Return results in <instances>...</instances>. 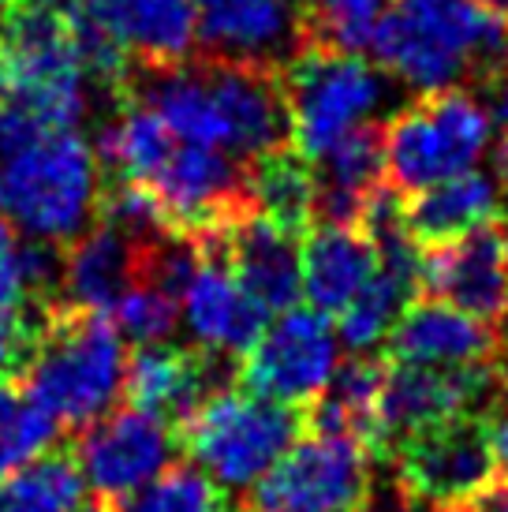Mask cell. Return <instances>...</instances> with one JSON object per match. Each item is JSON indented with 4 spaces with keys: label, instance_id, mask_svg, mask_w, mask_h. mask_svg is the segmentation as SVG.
Listing matches in <instances>:
<instances>
[{
    "label": "cell",
    "instance_id": "6da1fadb",
    "mask_svg": "<svg viewBox=\"0 0 508 512\" xmlns=\"http://www.w3.org/2000/svg\"><path fill=\"white\" fill-rule=\"evenodd\" d=\"M120 98L154 109L187 143L217 146L240 161L292 143L281 72L262 64L213 57H187L161 68L131 64Z\"/></svg>",
    "mask_w": 508,
    "mask_h": 512
},
{
    "label": "cell",
    "instance_id": "7a4b0ae2",
    "mask_svg": "<svg viewBox=\"0 0 508 512\" xmlns=\"http://www.w3.org/2000/svg\"><path fill=\"white\" fill-rule=\"evenodd\" d=\"M370 49L415 94L486 90L508 72V19L486 0H393Z\"/></svg>",
    "mask_w": 508,
    "mask_h": 512
},
{
    "label": "cell",
    "instance_id": "3957f363",
    "mask_svg": "<svg viewBox=\"0 0 508 512\" xmlns=\"http://www.w3.org/2000/svg\"><path fill=\"white\" fill-rule=\"evenodd\" d=\"M124 333L105 311L57 303L30 359L27 393L64 430H83L124 397Z\"/></svg>",
    "mask_w": 508,
    "mask_h": 512
},
{
    "label": "cell",
    "instance_id": "277c9868",
    "mask_svg": "<svg viewBox=\"0 0 508 512\" xmlns=\"http://www.w3.org/2000/svg\"><path fill=\"white\" fill-rule=\"evenodd\" d=\"M101 161L79 128H53L0 157L4 210L19 236L71 243L101 199Z\"/></svg>",
    "mask_w": 508,
    "mask_h": 512
},
{
    "label": "cell",
    "instance_id": "5b68a950",
    "mask_svg": "<svg viewBox=\"0 0 508 512\" xmlns=\"http://www.w3.org/2000/svg\"><path fill=\"white\" fill-rule=\"evenodd\" d=\"M90 90L68 15L12 0L0 19V98L27 105L53 128H79Z\"/></svg>",
    "mask_w": 508,
    "mask_h": 512
},
{
    "label": "cell",
    "instance_id": "8992f818",
    "mask_svg": "<svg viewBox=\"0 0 508 512\" xmlns=\"http://www.w3.org/2000/svg\"><path fill=\"white\" fill-rule=\"evenodd\" d=\"M281 86L292 120V146L314 161L355 128L381 120L393 101L396 79L359 53L307 45L281 68Z\"/></svg>",
    "mask_w": 508,
    "mask_h": 512
},
{
    "label": "cell",
    "instance_id": "52a82bcc",
    "mask_svg": "<svg viewBox=\"0 0 508 512\" xmlns=\"http://www.w3.org/2000/svg\"><path fill=\"white\" fill-rule=\"evenodd\" d=\"M494 143L490 105L467 86L430 90L385 120V172L400 195L475 169Z\"/></svg>",
    "mask_w": 508,
    "mask_h": 512
},
{
    "label": "cell",
    "instance_id": "ba28073f",
    "mask_svg": "<svg viewBox=\"0 0 508 512\" xmlns=\"http://www.w3.org/2000/svg\"><path fill=\"white\" fill-rule=\"evenodd\" d=\"M303 427V412L292 404L269 400L247 385H225L180 427V441L221 490H247L288 453Z\"/></svg>",
    "mask_w": 508,
    "mask_h": 512
},
{
    "label": "cell",
    "instance_id": "9c48e42d",
    "mask_svg": "<svg viewBox=\"0 0 508 512\" xmlns=\"http://www.w3.org/2000/svg\"><path fill=\"white\" fill-rule=\"evenodd\" d=\"M374 490V453L344 434L296 438L240 512H355Z\"/></svg>",
    "mask_w": 508,
    "mask_h": 512
},
{
    "label": "cell",
    "instance_id": "30bf717a",
    "mask_svg": "<svg viewBox=\"0 0 508 512\" xmlns=\"http://www.w3.org/2000/svg\"><path fill=\"white\" fill-rule=\"evenodd\" d=\"M389 460L404 509L415 501H471L497 475L490 419L482 415H456L419 430L400 441Z\"/></svg>",
    "mask_w": 508,
    "mask_h": 512
},
{
    "label": "cell",
    "instance_id": "8fae6325",
    "mask_svg": "<svg viewBox=\"0 0 508 512\" xmlns=\"http://www.w3.org/2000/svg\"><path fill=\"white\" fill-rule=\"evenodd\" d=\"M340 363V337L329 314L314 307H288L243 352L240 378L247 389L281 404H311Z\"/></svg>",
    "mask_w": 508,
    "mask_h": 512
},
{
    "label": "cell",
    "instance_id": "7c38bea8",
    "mask_svg": "<svg viewBox=\"0 0 508 512\" xmlns=\"http://www.w3.org/2000/svg\"><path fill=\"white\" fill-rule=\"evenodd\" d=\"M184 449L180 430L142 412V408H109V412L83 427L75 441V460L83 479L94 486L98 501H120L150 483L157 471H165Z\"/></svg>",
    "mask_w": 508,
    "mask_h": 512
},
{
    "label": "cell",
    "instance_id": "4fadbf2b",
    "mask_svg": "<svg viewBox=\"0 0 508 512\" xmlns=\"http://www.w3.org/2000/svg\"><path fill=\"white\" fill-rule=\"evenodd\" d=\"M423 288L490 326L508 318V225L486 221L434 243L423 255Z\"/></svg>",
    "mask_w": 508,
    "mask_h": 512
},
{
    "label": "cell",
    "instance_id": "5bb4252c",
    "mask_svg": "<svg viewBox=\"0 0 508 512\" xmlns=\"http://www.w3.org/2000/svg\"><path fill=\"white\" fill-rule=\"evenodd\" d=\"M202 57L281 72L303 42V0H191Z\"/></svg>",
    "mask_w": 508,
    "mask_h": 512
},
{
    "label": "cell",
    "instance_id": "9a60e30c",
    "mask_svg": "<svg viewBox=\"0 0 508 512\" xmlns=\"http://www.w3.org/2000/svg\"><path fill=\"white\" fill-rule=\"evenodd\" d=\"M221 236H225V228L195 236L202 258L180 296V318L187 322L198 348L228 359H243V352L258 341L269 314L236 281Z\"/></svg>",
    "mask_w": 508,
    "mask_h": 512
},
{
    "label": "cell",
    "instance_id": "2e32d148",
    "mask_svg": "<svg viewBox=\"0 0 508 512\" xmlns=\"http://www.w3.org/2000/svg\"><path fill=\"white\" fill-rule=\"evenodd\" d=\"M236 359L206 352V348H176V344H139L127 363L124 397L142 412L165 419L180 430L191 415L225 385H232Z\"/></svg>",
    "mask_w": 508,
    "mask_h": 512
},
{
    "label": "cell",
    "instance_id": "e0dca14e",
    "mask_svg": "<svg viewBox=\"0 0 508 512\" xmlns=\"http://www.w3.org/2000/svg\"><path fill=\"white\" fill-rule=\"evenodd\" d=\"M225 258L236 281L254 296L266 314H281L296 307L303 296V236L277 225L273 217L243 214L225 228Z\"/></svg>",
    "mask_w": 508,
    "mask_h": 512
},
{
    "label": "cell",
    "instance_id": "ac0fdd59",
    "mask_svg": "<svg viewBox=\"0 0 508 512\" xmlns=\"http://www.w3.org/2000/svg\"><path fill=\"white\" fill-rule=\"evenodd\" d=\"M157 240H139V236H131V232L109 225V221L83 228L75 240L64 243L68 251H64L60 303H75V307L109 314L116 299L124 296L139 277H146L150 247Z\"/></svg>",
    "mask_w": 508,
    "mask_h": 512
},
{
    "label": "cell",
    "instance_id": "d6986e66",
    "mask_svg": "<svg viewBox=\"0 0 508 512\" xmlns=\"http://www.w3.org/2000/svg\"><path fill=\"white\" fill-rule=\"evenodd\" d=\"M83 8L131 64L161 68L195 57L198 30L191 0H71Z\"/></svg>",
    "mask_w": 508,
    "mask_h": 512
},
{
    "label": "cell",
    "instance_id": "ffe728a7",
    "mask_svg": "<svg viewBox=\"0 0 508 512\" xmlns=\"http://www.w3.org/2000/svg\"><path fill=\"white\" fill-rule=\"evenodd\" d=\"M314 225H363L385 187V120H370L314 157Z\"/></svg>",
    "mask_w": 508,
    "mask_h": 512
},
{
    "label": "cell",
    "instance_id": "44dd1931",
    "mask_svg": "<svg viewBox=\"0 0 508 512\" xmlns=\"http://www.w3.org/2000/svg\"><path fill=\"white\" fill-rule=\"evenodd\" d=\"M501 326L452 307L445 299H411L408 311L389 333V359L430 363V367H467L497 356Z\"/></svg>",
    "mask_w": 508,
    "mask_h": 512
},
{
    "label": "cell",
    "instance_id": "7402d4cb",
    "mask_svg": "<svg viewBox=\"0 0 508 512\" xmlns=\"http://www.w3.org/2000/svg\"><path fill=\"white\" fill-rule=\"evenodd\" d=\"M508 180L501 172L467 169L460 176L438 180V184L400 195V214L404 225L423 247H434L441 240H452L467 228L501 221L505 217Z\"/></svg>",
    "mask_w": 508,
    "mask_h": 512
},
{
    "label": "cell",
    "instance_id": "603a6c76",
    "mask_svg": "<svg viewBox=\"0 0 508 512\" xmlns=\"http://www.w3.org/2000/svg\"><path fill=\"white\" fill-rule=\"evenodd\" d=\"M378 273V247L359 225H314L303 243V296L314 311L340 314Z\"/></svg>",
    "mask_w": 508,
    "mask_h": 512
},
{
    "label": "cell",
    "instance_id": "cb8c5ba5",
    "mask_svg": "<svg viewBox=\"0 0 508 512\" xmlns=\"http://www.w3.org/2000/svg\"><path fill=\"white\" fill-rule=\"evenodd\" d=\"M385 359L355 352L348 363H337L333 378L307 404L303 423L318 434H344L363 441L370 453L378 445V389Z\"/></svg>",
    "mask_w": 508,
    "mask_h": 512
},
{
    "label": "cell",
    "instance_id": "d4e9b609",
    "mask_svg": "<svg viewBox=\"0 0 508 512\" xmlns=\"http://www.w3.org/2000/svg\"><path fill=\"white\" fill-rule=\"evenodd\" d=\"M247 191L254 210L277 225L299 236L314 225V165L292 143L247 161Z\"/></svg>",
    "mask_w": 508,
    "mask_h": 512
},
{
    "label": "cell",
    "instance_id": "484cf974",
    "mask_svg": "<svg viewBox=\"0 0 508 512\" xmlns=\"http://www.w3.org/2000/svg\"><path fill=\"white\" fill-rule=\"evenodd\" d=\"M86 479L71 449H45L0 479V512H79Z\"/></svg>",
    "mask_w": 508,
    "mask_h": 512
},
{
    "label": "cell",
    "instance_id": "4316f807",
    "mask_svg": "<svg viewBox=\"0 0 508 512\" xmlns=\"http://www.w3.org/2000/svg\"><path fill=\"white\" fill-rule=\"evenodd\" d=\"M419 285L411 277L378 266V273L370 277V285L340 311V341L352 352H370L378 348L393 326L400 322V314L408 311V303L415 299Z\"/></svg>",
    "mask_w": 508,
    "mask_h": 512
},
{
    "label": "cell",
    "instance_id": "83f0119b",
    "mask_svg": "<svg viewBox=\"0 0 508 512\" xmlns=\"http://www.w3.org/2000/svg\"><path fill=\"white\" fill-rule=\"evenodd\" d=\"M393 0H303V42L314 49L363 53Z\"/></svg>",
    "mask_w": 508,
    "mask_h": 512
},
{
    "label": "cell",
    "instance_id": "f1b7e54d",
    "mask_svg": "<svg viewBox=\"0 0 508 512\" xmlns=\"http://www.w3.org/2000/svg\"><path fill=\"white\" fill-rule=\"evenodd\" d=\"M113 512H236L198 464L172 460L135 494L113 501Z\"/></svg>",
    "mask_w": 508,
    "mask_h": 512
},
{
    "label": "cell",
    "instance_id": "f546056e",
    "mask_svg": "<svg viewBox=\"0 0 508 512\" xmlns=\"http://www.w3.org/2000/svg\"><path fill=\"white\" fill-rule=\"evenodd\" d=\"M57 430V419L30 393H23L19 382L0 378V479H8L34 456H42L53 445Z\"/></svg>",
    "mask_w": 508,
    "mask_h": 512
},
{
    "label": "cell",
    "instance_id": "4dcf8cb0",
    "mask_svg": "<svg viewBox=\"0 0 508 512\" xmlns=\"http://www.w3.org/2000/svg\"><path fill=\"white\" fill-rule=\"evenodd\" d=\"M113 326L131 337L135 344H157L169 341L172 329L180 326V296L154 281V277H139L127 288L124 296L113 303Z\"/></svg>",
    "mask_w": 508,
    "mask_h": 512
},
{
    "label": "cell",
    "instance_id": "1f68e13d",
    "mask_svg": "<svg viewBox=\"0 0 508 512\" xmlns=\"http://www.w3.org/2000/svg\"><path fill=\"white\" fill-rule=\"evenodd\" d=\"M15 232L0 243V318H12V314L34 311V307H53L30 292L27 277H23V266L15 258Z\"/></svg>",
    "mask_w": 508,
    "mask_h": 512
},
{
    "label": "cell",
    "instance_id": "d6a6232c",
    "mask_svg": "<svg viewBox=\"0 0 508 512\" xmlns=\"http://www.w3.org/2000/svg\"><path fill=\"white\" fill-rule=\"evenodd\" d=\"M486 90H490V120L497 131V172L508 180V72Z\"/></svg>",
    "mask_w": 508,
    "mask_h": 512
},
{
    "label": "cell",
    "instance_id": "836d02e7",
    "mask_svg": "<svg viewBox=\"0 0 508 512\" xmlns=\"http://www.w3.org/2000/svg\"><path fill=\"white\" fill-rule=\"evenodd\" d=\"M490 438H494L497 471H505V479H508V397H505V404L490 415Z\"/></svg>",
    "mask_w": 508,
    "mask_h": 512
},
{
    "label": "cell",
    "instance_id": "e575fe53",
    "mask_svg": "<svg viewBox=\"0 0 508 512\" xmlns=\"http://www.w3.org/2000/svg\"><path fill=\"white\" fill-rule=\"evenodd\" d=\"M475 509L479 512H508V479L505 483H490L482 490L479 498H475Z\"/></svg>",
    "mask_w": 508,
    "mask_h": 512
},
{
    "label": "cell",
    "instance_id": "d590c367",
    "mask_svg": "<svg viewBox=\"0 0 508 512\" xmlns=\"http://www.w3.org/2000/svg\"><path fill=\"white\" fill-rule=\"evenodd\" d=\"M408 509L411 512H479L475 505H464V501H415Z\"/></svg>",
    "mask_w": 508,
    "mask_h": 512
},
{
    "label": "cell",
    "instance_id": "8d00e7d4",
    "mask_svg": "<svg viewBox=\"0 0 508 512\" xmlns=\"http://www.w3.org/2000/svg\"><path fill=\"white\" fill-rule=\"evenodd\" d=\"M15 228H12V221H8V210H4V191H0V243L12 236Z\"/></svg>",
    "mask_w": 508,
    "mask_h": 512
},
{
    "label": "cell",
    "instance_id": "74e56055",
    "mask_svg": "<svg viewBox=\"0 0 508 512\" xmlns=\"http://www.w3.org/2000/svg\"><path fill=\"white\" fill-rule=\"evenodd\" d=\"M27 4H45V8H68L71 0H27Z\"/></svg>",
    "mask_w": 508,
    "mask_h": 512
},
{
    "label": "cell",
    "instance_id": "f35d334b",
    "mask_svg": "<svg viewBox=\"0 0 508 512\" xmlns=\"http://www.w3.org/2000/svg\"><path fill=\"white\" fill-rule=\"evenodd\" d=\"M486 4H490L497 15H505V19H508V0H486Z\"/></svg>",
    "mask_w": 508,
    "mask_h": 512
},
{
    "label": "cell",
    "instance_id": "ab89813d",
    "mask_svg": "<svg viewBox=\"0 0 508 512\" xmlns=\"http://www.w3.org/2000/svg\"><path fill=\"white\" fill-rule=\"evenodd\" d=\"M79 512H113L109 501H98V505H90V509H79Z\"/></svg>",
    "mask_w": 508,
    "mask_h": 512
},
{
    "label": "cell",
    "instance_id": "60d3db41",
    "mask_svg": "<svg viewBox=\"0 0 508 512\" xmlns=\"http://www.w3.org/2000/svg\"><path fill=\"white\" fill-rule=\"evenodd\" d=\"M8 4H12V0H0V19H4V12H8Z\"/></svg>",
    "mask_w": 508,
    "mask_h": 512
},
{
    "label": "cell",
    "instance_id": "b9f144b4",
    "mask_svg": "<svg viewBox=\"0 0 508 512\" xmlns=\"http://www.w3.org/2000/svg\"><path fill=\"white\" fill-rule=\"evenodd\" d=\"M355 512H370V509H355Z\"/></svg>",
    "mask_w": 508,
    "mask_h": 512
},
{
    "label": "cell",
    "instance_id": "7bdbcfd3",
    "mask_svg": "<svg viewBox=\"0 0 508 512\" xmlns=\"http://www.w3.org/2000/svg\"><path fill=\"white\" fill-rule=\"evenodd\" d=\"M236 512H240V509H236Z\"/></svg>",
    "mask_w": 508,
    "mask_h": 512
}]
</instances>
